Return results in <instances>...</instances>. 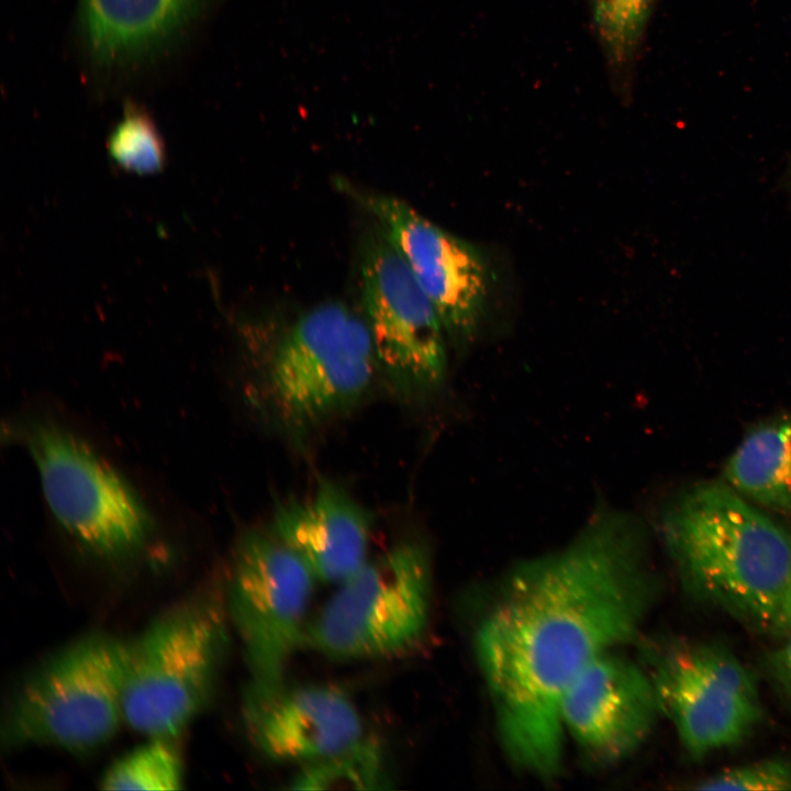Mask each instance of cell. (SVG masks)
I'll use <instances>...</instances> for the list:
<instances>
[{"mask_svg":"<svg viewBox=\"0 0 791 791\" xmlns=\"http://www.w3.org/2000/svg\"><path fill=\"white\" fill-rule=\"evenodd\" d=\"M360 270L365 321L379 366L406 391H437L447 374L445 330L381 229L365 243Z\"/></svg>","mask_w":791,"mask_h":791,"instance_id":"30bf717a","label":"cell"},{"mask_svg":"<svg viewBox=\"0 0 791 791\" xmlns=\"http://www.w3.org/2000/svg\"><path fill=\"white\" fill-rule=\"evenodd\" d=\"M645 526L599 503L559 549L519 564L475 637L504 751L539 777L562 762V695L592 660L633 638L655 579Z\"/></svg>","mask_w":791,"mask_h":791,"instance_id":"6da1fadb","label":"cell"},{"mask_svg":"<svg viewBox=\"0 0 791 791\" xmlns=\"http://www.w3.org/2000/svg\"><path fill=\"white\" fill-rule=\"evenodd\" d=\"M170 738L149 737L146 744L118 759L100 779L103 790H178L182 764Z\"/></svg>","mask_w":791,"mask_h":791,"instance_id":"d6986e66","label":"cell"},{"mask_svg":"<svg viewBox=\"0 0 791 791\" xmlns=\"http://www.w3.org/2000/svg\"><path fill=\"white\" fill-rule=\"evenodd\" d=\"M196 0H82L92 52L118 60L157 44L183 21Z\"/></svg>","mask_w":791,"mask_h":791,"instance_id":"9a60e30c","label":"cell"},{"mask_svg":"<svg viewBox=\"0 0 791 791\" xmlns=\"http://www.w3.org/2000/svg\"><path fill=\"white\" fill-rule=\"evenodd\" d=\"M292 790H377L389 788L387 757L376 738L364 736L353 746L301 766Z\"/></svg>","mask_w":791,"mask_h":791,"instance_id":"ac0fdd59","label":"cell"},{"mask_svg":"<svg viewBox=\"0 0 791 791\" xmlns=\"http://www.w3.org/2000/svg\"><path fill=\"white\" fill-rule=\"evenodd\" d=\"M22 439L37 470L46 504L77 544L104 559L138 552L151 516L123 477L89 444L64 426L36 420Z\"/></svg>","mask_w":791,"mask_h":791,"instance_id":"8992f818","label":"cell"},{"mask_svg":"<svg viewBox=\"0 0 791 791\" xmlns=\"http://www.w3.org/2000/svg\"><path fill=\"white\" fill-rule=\"evenodd\" d=\"M344 188L378 221L425 291L455 347L475 341L487 297V268L468 242L446 232L403 200Z\"/></svg>","mask_w":791,"mask_h":791,"instance_id":"8fae6325","label":"cell"},{"mask_svg":"<svg viewBox=\"0 0 791 791\" xmlns=\"http://www.w3.org/2000/svg\"><path fill=\"white\" fill-rule=\"evenodd\" d=\"M221 603L198 595L168 609L130 642L124 722L148 737L174 738L210 702L227 642Z\"/></svg>","mask_w":791,"mask_h":791,"instance_id":"277c9868","label":"cell"},{"mask_svg":"<svg viewBox=\"0 0 791 791\" xmlns=\"http://www.w3.org/2000/svg\"><path fill=\"white\" fill-rule=\"evenodd\" d=\"M378 360L366 321L342 302L302 314L274 349L267 382L286 422L311 427L356 403Z\"/></svg>","mask_w":791,"mask_h":791,"instance_id":"52a82bcc","label":"cell"},{"mask_svg":"<svg viewBox=\"0 0 791 791\" xmlns=\"http://www.w3.org/2000/svg\"><path fill=\"white\" fill-rule=\"evenodd\" d=\"M660 534L686 589L736 620L781 633L791 579V532L727 483L703 482L678 494Z\"/></svg>","mask_w":791,"mask_h":791,"instance_id":"7a4b0ae2","label":"cell"},{"mask_svg":"<svg viewBox=\"0 0 791 791\" xmlns=\"http://www.w3.org/2000/svg\"><path fill=\"white\" fill-rule=\"evenodd\" d=\"M658 713L650 675L611 651L584 667L560 702L565 734L600 765L631 756L650 734Z\"/></svg>","mask_w":791,"mask_h":791,"instance_id":"7c38bea8","label":"cell"},{"mask_svg":"<svg viewBox=\"0 0 791 791\" xmlns=\"http://www.w3.org/2000/svg\"><path fill=\"white\" fill-rule=\"evenodd\" d=\"M767 661L773 682L791 703V635L771 651Z\"/></svg>","mask_w":791,"mask_h":791,"instance_id":"7402d4cb","label":"cell"},{"mask_svg":"<svg viewBox=\"0 0 791 791\" xmlns=\"http://www.w3.org/2000/svg\"><path fill=\"white\" fill-rule=\"evenodd\" d=\"M726 483L768 510L791 513V414L750 430L724 469Z\"/></svg>","mask_w":791,"mask_h":791,"instance_id":"2e32d148","label":"cell"},{"mask_svg":"<svg viewBox=\"0 0 791 791\" xmlns=\"http://www.w3.org/2000/svg\"><path fill=\"white\" fill-rule=\"evenodd\" d=\"M369 513L343 488L322 481L305 497L282 502L271 533L312 571L315 579L338 583L367 559Z\"/></svg>","mask_w":791,"mask_h":791,"instance_id":"5bb4252c","label":"cell"},{"mask_svg":"<svg viewBox=\"0 0 791 791\" xmlns=\"http://www.w3.org/2000/svg\"><path fill=\"white\" fill-rule=\"evenodd\" d=\"M431 601L427 550L413 541L398 543L337 583L310 620L305 645L335 660L404 656L427 632Z\"/></svg>","mask_w":791,"mask_h":791,"instance_id":"5b68a950","label":"cell"},{"mask_svg":"<svg viewBox=\"0 0 791 791\" xmlns=\"http://www.w3.org/2000/svg\"><path fill=\"white\" fill-rule=\"evenodd\" d=\"M243 717L255 747L278 762L319 761L365 736L355 703L341 689L326 684L248 686Z\"/></svg>","mask_w":791,"mask_h":791,"instance_id":"4fadbf2b","label":"cell"},{"mask_svg":"<svg viewBox=\"0 0 791 791\" xmlns=\"http://www.w3.org/2000/svg\"><path fill=\"white\" fill-rule=\"evenodd\" d=\"M697 790L790 791L791 762L771 758L728 768L694 786Z\"/></svg>","mask_w":791,"mask_h":791,"instance_id":"44dd1931","label":"cell"},{"mask_svg":"<svg viewBox=\"0 0 791 791\" xmlns=\"http://www.w3.org/2000/svg\"><path fill=\"white\" fill-rule=\"evenodd\" d=\"M315 582L309 567L272 533L249 531L241 538L227 609L250 671L249 686L286 683L292 658L305 645Z\"/></svg>","mask_w":791,"mask_h":791,"instance_id":"ba28073f","label":"cell"},{"mask_svg":"<svg viewBox=\"0 0 791 791\" xmlns=\"http://www.w3.org/2000/svg\"><path fill=\"white\" fill-rule=\"evenodd\" d=\"M781 633L784 636L791 635V579L788 583L782 604Z\"/></svg>","mask_w":791,"mask_h":791,"instance_id":"603a6c76","label":"cell"},{"mask_svg":"<svg viewBox=\"0 0 791 791\" xmlns=\"http://www.w3.org/2000/svg\"><path fill=\"white\" fill-rule=\"evenodd\" d=\"M657 0H584L615 97H632L637 59Z\"/></svg>","mask_w":791,"mask_h":791,"instance_id":"e0dca14e","label":"cell"},{"mask_svg":"<svg viewBox=\"0 0 791 791\" xmlns=\"http://www.w3.org/2000/svg\"><path fill=\"white\" fill-rule=\"evenodd\" d=\"M114 164L125 171L148 175L166 164L163 138L151 118L137 110L126 111L108 141Z\"/></svg>","mask_w":791,"mask_h":791,"instance_id":"ffe728a7","label":"cell"},{"mask_svg":"<svg viewBox=\"0 0 791 791\" xmlns=\"http://www.w3.org/2000/svg\"><path fill=\"white\" fill-rule=\"evenodd\" d=\"M130 642L93 634L57 650L20 683L2 726L9 747L73 753L110 740L122 722Z\"/></svg>","mask_w":791,"mask_h":791,"instance_id":"3957f363","label":"cell"},{"mask_svg":"<svg viewBox=\"0 0 791 791\" xmlns=\"http://www.w3.org/2000/svg\"><path fill=\"white\" fill-rule=\"evenodd\" d=\"M650 678L660 713L695 759L740 743L761 721L755 678L721 645H673L657 659Z\"/></svg>","mask_w":791,"mask_h":791,"instance_id":"9c48e42d","label":"cell"}]
</instances>
